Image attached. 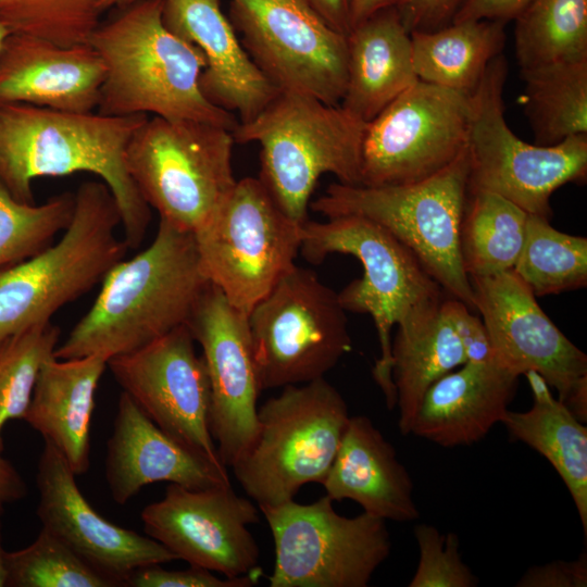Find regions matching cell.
Returning <instances> with one entry per match:
<instances>
[{
    "instance_id": "1",
    "label": "cell",
    "mask_w": 587,
    "mask_h": 587,
    "mask_svg": "<svg viewBox=\"0 0 587 587\" xmlns=\"http://www.w3.org/2000/svg\"><path fill=\"white\" fill-rule=\"evenodd\" d=\"M146 114L66 112L26 103L0 104V183L34 203L32 184L45 176L97 175L111 190L129 249L142 242L151 218L126 167V149Z\"/></svg>"
},
{
    "instance_id": "2",
    "label": "cell",
    "mask_w": 587,
    "mask_h": 587,
    "mask_svg": "<svg viewBox=\"0 0 587 587\" xmlns=\"http://www.w3.org/2000/svg\"><path fill=\"white\" fill-rule=\"evenodd\" d=\"M209 285L193 234L160 220L152 242L108 272L92 305L53 355L108 361L138 350L187 325Z\"/></svg>"
},
{
    "instance_id": "3",
    "label": "cell",
    "mask_w": 587,
    "mask_h": 587,
    "mask_svg": "<svg viewBox=\"0 0 587 587\" xmlns=\"http://www.w3.org/2000/svg\"><path fill=\"white\" fill-rule=\"evenodd\" d=\"M88 43L105 67L97 112L112 116L152 113L171 121H196L234 132V113L212 104L199 79L203 53L172 33L162 20V0H139L100 24Z\"/></svg>"
},
{
    "instance_id": "4",
    "label": "cell",
    "mask_w": 587,
    "mask_h": 587,
    "mask_svg": "<svg viewBox=\"0 0 587 587\" xmlns=\"http://www.w3.org/2000/svg\"><path fill=\"white\" fill-rule=\"evenodd\" d=\"M366 123L340 104L304 93H279L251 121L233 132L235 142L261 146L260 180L277 205L303 224L319 178L326 173L361 185Z\"/></svg>"
},
{
    "instance_id": "5",
    "label": "cell",
    "mask_w": 587,
    "mask_h": 587,
    "mask_svg": "<svg viewBox=\"0 0 587 587\" xmlns=\"http://www.w3.org/2000/svg\"><path fill=\"white\" fill-rule=\"evenodd\" d=\"M118 227L121 215L109 187L102 180L83 183L59 239L0 268V341L50 323L62 307L100 284L129 249Z\"/></svg>"
},
{
    "instance_id": "6",
    "label": "cell",
    "mask_w": 587,
    "mask_h": 587,
    "mask_svg": "<svg viewBox=\"0 0 587 587\" xmlns=\"http://www.w3.org/2000/svg\"><path fill=\"white\" fill-rule=\"evenodd\" d=\"M300 252L314 264L332 253L353 255L362 264V277L337 292L338 299L346 312L372 316L380 348L372 375L387 408L394 410L397 394L392 380L391 329L410 315L440 302L448 294L405 245L365 217L307 220L301 228Z\"/></svg>"
},
{
    "instance_id": "7",
    "label": "cell",
    "mask_w": 587,
    "mask_h": 587,
    "mask_svg": "<svg viewBox=\"0 0 587 587\" xmlns=\"http://www.w3.org/2000/svg\"><path fill=\"white\" fill-rule=\"evenodd\" d=\"M467 180L465 148L448 166L423 180L385 186L334 183L310 207L327 218L355 215L380 225L417 257L449 296L475 311L459 243Z\"/></svg>"
},
{
    "instance_id": "8",
    "label": "cell",
    "mask_w": 587,
    "mask_h": 587,
    "mask_svg": "<svg viewBox=\"0 0 587 587\" xmlns=\"http://www.w3.org/2000/svg\"><path fill=\"white\" fill-rule=\"evenodd\" d=\"M350 415L340 392L324 377L283 387L258 408V429L232 465L259 507L292 500L309 483H322Z\"/></svg>"
},
{
    "instance_id": "9",
    "label": "cell",
    "mask_w": 587,
    "mask_h": 587,
    "mask_svg": "<svg viewBox=\"0 0 587 587\" xmlns=\"http://www.w3.org/2000/svg\"><path fill=\"white\" fill-rule=\"evenodd\" d=\"M234 143L233 132L224 127L153 116L133 135L126 149V167L160 220L195 233L237 182Z\"/></svg>"
},
{
    "instance_id": "10",
    "label": "cell",
    "mask_w": 587,
    "mask_h": 587,
    "mask_svg": "<svg viewBox=\"0 0 587 587\" xmlns=\"http://www.w3.org/2000/svg\"><path fill=\"white\" fill-rule=\"evenodd\" d=\"M508 63L503 54L488 65L471 95L467 138V191H488L528 214L550 220L552 193L587 177V134L552 146L517 137L504 117L503 90Z\"/></svg>"
},
{
    "instance_id": "11",
    "label": "cell",
    "mask_w": 587,
    "mask_h": 587,
    "mask_svg": "<svg viewBox=\"0 0 587 587\" xmlns=\"http://www.w3.org/2000/svg\"><path fill=\"white\" fill-rule=\"evenodd\" d=\"M301 228L302 224L277 205L260 178L245 177L192 234L210 284L249 314L296 265Z\"/></svg>"
},
{
    "instance_id": "12",
    "label": "cell",
    "mask_w": 587,
    "mask_h": 587,
    "mask_svg": "<svg viewBox=\"0 0 587 587\" xmlns=\"http://www.w3.org/2000/svg\"><path fill=\"white\" fill-rule=\"evenodd\" d=\"M248 324L262 390L323 378L351 350L338 294L298 265L253 307Z\"/></svg>"
},
{
    "instance_id": "13",
    "label": "cell",
    "mask_w": 587,
    "mask_h": 587,
    "mask_svg": "<svg viewBox=\"0 0 587 587\" xmlns=\"http://www.w3.org/2000/svg\"><path fill=\"white\" fill-rule=\"evenodd\" d=\"M333 501L325 495L312 503L259 507L275 546L271 587H366L389 557L385 520L339 515Z\"/></svg>"
},
{
    "instance_id": "14",
    "label": "cell",
    "mask_w": 587,
    "mask_h": 587,
    "mask_svg": "<svg viewBox=\"0 0 587 587\" xmlns=\"http://www.w3.org/2000/svg\"><path fill=\"white\" fill-rule=\"evenodd\" d=\"M232 24L251 60L279 90L338 105L348 77L347 36L309 0H232Z\"/></svg>"
},
{
    "instance_id": "15",
    "label": "cell",
    "mask_w": 587,
    "mask_h": 587,
    "mask_svg": "<svg viewBox=\"0 0 587 587\" xmlns=\"http://www.w3.org/2000/svg\"><path fill=\"white\" fill-rule=\"evenodd\" d=\"M471 95L415 82L366 123L361 185L423 180L453 162L466 148Z\"/></svg>"
},
{
    "instance_id": "16",
    "label": "cell",
    "mask_w": 587,
    "mask_h": 587,
    "mask_svg": "<svg viewBox=\"0 0 587 587\" xmlns=\"http://www.w3.org/2000/svg\"><path fill=\"white\" fill-rule=\"evenodd\" d=\"M107 366L161 429L211 462L224 464L210 429L207 369L187 325L108 360Z\"/></svg>"
},
{
    "instance_id": "17",
    "label": "cell",
    "mask_w": 587,
    "mask_h": 587,
    "mask_svg": "<svg viewBox=\"0 0 587 587\" xmlns=\"http://www.w3.org/2000/svg\"><path fill=\"white\" fill-rule=\"evenodd\" d=\"M140 517L147 536L189 565L226 577L261 571L259 547L249 530L259 510L230 484L205 489L170 484Z\"/></svg>"
},
{
    "instance_id": "18",
    "label": "cell",
    "mask_w": 587,
    "mask_h": 587,
    "mask_svg": "<svg viewBox=\"0 0 587 587\" xmlns=\"http://www.w3.org/2000/svg\"><path fill=\"white\" fill-rule=\"evenodd\" d=\"M187 327L202 350L210 385V429L222 462L232 466L252 445L262 391L248 314L210 284Z\"/></svg>"
},
{
    "instance_id": "19",
    "label": "cell",
    "mask_w": 587,
    "mask_h": 587,
    "mask_svg": "<svg viewBox=\"0 0 587 587\" xmlns=\"http://www.w3.org/2000/svg\"><path fill=\"white\" fill-rule=\"evenodd\" d=\"M470 280L496 364L516 376L538 373L562 402L587 382L586 353L554 325L513 270Z\"/></svg>"
},
{
    "instance_id": "20",
    "label": "cell",
    "mask_w": 587,
    "mask_h": 587,
    "mask_svg": "<svg viewBox=\"0 0 587 587\" xmlns=\"http://www.w3.org/2000/svg\"><path fill=\"white\" fill-rule=\"evenodd\" d=\"M75 476L59 450L45 441L36 474L37 516L90 566L124 586L136 569L177 559L153 538L104 519L80 492Z\"/></svg>"
},
{
    "instance_id": "21",
    "label": "cell",
    "mask_w": 587,
    "mask_h": 587,
    "mask_svg": "<svg viewBox=\"0 0 587 587\" xmlns=\"http://www.w3.org/2000/svg\"><path fill=\"white\" fill-rule=\"evenodd\" d=\"M226 467L178 442L121 392L105 457V480L117 504L158 482L190 489L229 485Z\"/></svg>"
},
{
    "instance_id": "22",
    "label": "cell",
    "mask_w": 587,
    "mask_h": 587,
    "mask_svg": "<svg viewBox=\"0 0 587 587\" xmlns=\"http://www.w3.org/2000/svg\"><path fill=\"white\" fill-rule=\"evenodd\" d=\"M164 25L196 46L205 59L199 79L203 96L214 105L253 120L279 90L245 50L220 0H162Z\"/></svg>"
},
{
    "instance_id": "23",
    "label": "cell",
    "mask_w": 587,
    "mask_h": 587,
    "mask_svg": "<svg viewBox=\"0 0 587 587\" xmlns=\"http://www.w3.org/2000/svg\"><path fill=\"white\" fill-rule=\"evenodd\" d=\"M104 77L103 61L89 43L62 47L9 34L0 48V104L93 112Z\"/></svg>"
},
{
    "instance_id": "24",
    "label": "cell",
    "mask_w": 587,
    "mask_h": 587,
    "mask_svg": "<svg viewBox=\"0 0 587 587\" xmlns=\"http://www.w3.org/2000/svg\"><path fill=\"white\" fill-rule=\"evenodd\" d=\"M517 378L492 360L465 362L427 389L411 434L447 448L479 441L501 423Z\"/></svg>"
},
{
    "instance_id": "25",
    "label": "cell",
    "mask_w": 587,
    "mask_h": 587,
    "mask_svg": "<svg viewBox=\"0 0 587 587\" xmlns=\"http://www.w3.org/2000/svg\"><path fill=\"white\" fill-rule=\"evenodd\" d=\"M333 500L350 499L385 521L420 516L413 482L394 446L365 415L350 416L334 462L321 483Z\"/></svg>"
},
{
    "instance_id": "26",
    "label": "cell",
    "mask_w": 587,
    "mask_h": 587,
    "mask_svg": "<svg viewBox=\"0 0 587 587\" xmlns=\"http://www.w3.org/2000/svg\"><path fill=\"white\" fill-rule=\"evenodd\" d=\"M108 361L89 355L47 360L23 420L64 457L75 475L90 464L95 395Z\"/></svg>"
},
{
    "instance_id": "27",
    "label": "cell",
    "mask_w": 587,
    "mask_h": 587,
    "mask_svg": "<svg viewBox=\"0 0 587 587\" xmlns=\"http://www.w3.org/2000/svg\"><path fill=\"white\" fill-rule=\"evenodd\" d=\"M347 48L348 77L340 105L365 123L419 80L411 35L395 7L353 26Z\"/></svg>"
},
{
    "instance_id": "28",
    "label": "cell",
    "mask_w": 587,
    "mask_h": 587,
    "mask_svg": "<svg viewBox=\"0 0 587 587\" xmlns=\"http://www.w3.org/2000/svg\"><path fill=\"white\" fill-rule=\"evenodd\" d=\"M446 297L397 325L391 341L392 380L403 436L412 425L427 389L466 358L446 308Z\"/></svg>"
},
{
    "instance_id": "29",
    "label": "cell",
    "mask_w": 587,
    "mask_h": 587,
    "mask_svg": "<svg viewBox=\"0 0 587 587\" xmlns=\"http://www.w3.org/2000/svg\"><path fill=\"white\" fill-rule=\"evenodd\" d=\"M533 405L524 412L509 411L501 423L515 440L544 455L567 488L584 534H587V427L549 389L536 372L524 374Z\"/></svg>"
},
{
    "instance_id": "30",
    "label": "cell",
    "mask_w": 587,
    "mask_h": 587,
    "mask_svg": "<svg viewBox=\"0 0 587 587\" xmlns=\"http://www.w3.org/2000/svg\"><path fill=\"white\" fill-rule=\"evenodd\" d=\"M505 22H451L433 30L410 32L419 80L472 95L489 63L502 54Z\"/></svg>"
},
{
    "instance_id": "31",
    "label": "cell",
    "mask_w": 587,
    "mask_h": 587,
    "mask_svg": "<svg viewBox=\"0 0 587 587\" xmlns=\"http://www.w3.org/2000/svg\"><path fill=\"white\" fill-rule=\"evenodd\" d=\"M527 217V212L499 195H467L459 243L469 278L513 268L524 243Z\"/></svg>"
},
{
    "instance_id": "32",
    "label": "cell",
    "mask_w": 587,
    "mask_h": 587,
    "mask_svg": "<svg viewBox=\"0 0 587 587\" xmlns=\"http://www.w3.org/2000/svg\"><path fill=\"white\" fill-rule=\"evenodd\" d=\"M522 102L536 145L587 134V60L521 71Z\"/></svg>"
},
{
    "instance_id": "33",
    "label": "cell",
    "mask_w": 587,
    "mask_h": 587,
    "mask_svg": "<svg viewBox=\"0 0 587 587\" xmlns=\"http://www.w3.org/2000/svg\"><path fill=\"white\" fill-rule=\"evenodd\" d=\"M514 21L521 71L587 60V0H533Z\"/></svg>"
},
{
    "instance_id": "34",
    "label": "cell",
    "mask_w": 587,
    "mask_h": 587,
    "mask_svg": "<svg viewBox=\"0 0 587 587\" xmlns=\"http://www.w3.org/2000/svg\"><path fill=\"white\" fill-rule=\"evenodd\" d=\"M512 270L536 297L586 287L587 239L553 228L548 218L528 214L524 243Z\"/></svg>"
},
{
    "instance_id": "35",
    "label": "cell",
    "mask_w": 587,
    "mask_h": 587,
    "mask_svg": "<svg viewBox=\"0 0 587 587\" xmlns=\"http://www.w3.org/2000/svg\"><path fill=\"white\" fill-rule=\"evenodd\" d=\"M75 193L63 192L36 205L14 198L0 183V268L50 246L70 224Z\"/></svg>"
},
{
    "instance_id": "36",
    "label": "cell",
    "mask_w": 587,
    "mask_h": 587,
    "mask_svg": "<svg viewBox=\"0 0 587 587\" xmlns=\"http://www.w3.org/2000/svg\"><path fill=\"white\" fill-rule=\"evenodd\" d=\"M59 340V327L47 323L0 341V452L4 425L11 420H23L39 371L54 357Z\"/></svg>"
},
{
    "instance_id": "37",
    "label": "cell",
    "mask_w": 587,
    "mask_h": 587,
    "mask_svg": "<svg viewBox=\"0 0 587 587\" xmlns=\"http://www.w3.org/2000/svg\"><path fill=\"white\" fill-rule=\"evenodd\" d=\"M102 12L98 0H0V22L10 34L62 47L88 43Z\"/></svg>"
},
{
    "instance_id": "38",
    "label": "cell",
    "mask_w": 587,
    "mask_h": 587,
    "mask_svg": "<svg viewBox=\"0 0 587 587\" xmlns=\"http://www.w3.org/2000/svg\"><path fill=\"white\" fill-rule=\"evenodd\" d=\"M10 587H115L67 545L41 527L27 547L7 552Z\"/></svg>"
},
{
    "instance_id": "39",
    "label": "cell",
    "mask_w": 587,
    "mask_h": 587,
    "mask_svg": "<svg viewBox=\"0 0 587 587\" xmlns=\"http://www.w3.org/2000/svg\"><path fill=\"white\" fill-rule=\"evenodd\" d=\"M414 537L420 558L409 587H475L477 577L460 554L455 533L442 534L433 525L417 524Z\"/></svg>"
},
{
    "instance_id": "40",
    "label": "cell",
    "mask_w": 587,
    "mask_h": 587,
    "mask_svg": "<svg viewBox=\"0 0 587 587\" xmlns=\"http://www.w3.org/2000/svg\"><path fill=\"white\" fill-rule=\"evenodd\" d=\"M151 564L136 569L124 586L130 587H251L257 585L263 572L258 571L239 577L223 578L203 567L190 565L186 570L171 571Z\"/></svg>"
},
{
    "instance_id": "41",
    "label": "cell",
    "mask_w": 587,
    "mask_h": 587,
    "mask_svg": "<svg viewBox=\"0 0 587 587\" xmlns=\"http://www.w3.org/2000/svg\"><path fill=\"white\" fill-rule=\"evenodd\" d=\"M446 308L461 341L466 362L490 361V341L482 319L462 301L449 295L446 298Z\"/></svg>"
},
{
    "instance_id": "42",
    "label": "cell",
    "mask_w": 587,
    "mask_h": 587,
    "mask_svg": "<svg viewBox=\"0 0 587 587\" xmlns=\"http://www.w3.org/2000/svg\"><path fill=\"white\" fill-rule=\"evenodd\" d=\"M516 587H586L587 555L576 560H555L542 565L530 566L517 580Z\"/></svg>"
},
{
    "instance_id": "43",
    "label": "cell",
    "mask_w": 587,
    "mask_h": 587,
    "mask_svg": "<svg viewBox=\"0 0 587 587\" xmlns=\"http://www.w3.org/2000/svg\"><path fill=\"white\" fill-rule=\"evenodd\" d=\"M461 0H404L398 7L409 32L433 30L449 24Z\"/></svg>"
},
{
    "instance_id": "44",
    "label": "cell",
    "mask_w": 587,
    "mask_h": 587,
    "mask_svg": "<svg viewBox=\"0 0 587 587\" xmlns=\"http://www.w3.org/2000/svg\"><path fill=\"white\" fill-rule=\"evenodd\" d=\"M533 0H461L451 22L514 20ZM450 22V23H451Z\"/></svg>"
},
{
    "instance_id": "45",
    "label": "cell",
    "mask_w": 587,
    "mask_h": 587,
    "mask_svg": "<svg viewBox=\"0 0 587 587\" xmlns=\"http://www.w3.org/2000/svg\"><path fill=\"white\" fill-rule=\"evenodd\" d=\"M26 491L23 477L0 452V514L7 504L24 498Z\"/></svg>"
},
{
    "instance_id": "46",
    "label": "cell",
    "mask_w": 587,
    "mask_h": 587,
    "mask_svg": "<svg viewBox=\"0 0 587 587\" xmlns=\"http://www.w3.org/2000/svg\"><path fill=\"white\" fill-rule=\"evenodd\" d=\"M309 1L334 29L346 36L350 33V0Z\"/></svg>"
},
{
    "instance_id": "47",
    "label": "cell",
    "mask_w": 587,
    "mask_h": 587,
    "mask_svg": "<svg viewBox=\"0 0 587 587\" xmlns=\"http://www.w3.org/2000/svg\"><path fill=\"white\" fill-rule=\"evenodd\" d=\"M404 0H350L351 28L378 11L398 8Z\"/></svg>"
},
{
    "instance_id": "48",
    "label": "cell",
    "mask_w": 587,
    "mask_h": 587,
    "mask_svg": "<svg viewBox=\"0 0 587 587\" xmlns=\"http://www.w3.org/2000/svg\"><path fill=\"white\" fill-rule=\"evenodd\" d=\"M8 585L7 551H4L0 535V587Z\"/></svg>"
},
{
    "instance_id": "49",
    "label": "cell",
    "mask_w": 587,
    "mask_h": 587,
    "mask_svg": "<svg viewBox=\"0 0 587 587\" xmlns=\"http://www.w3.org/2000/svg\"><path fill=\"white\" fill-rule=\"evenodd\" d=\"M99 1V5L101 8L102 11L107 10V9H110V8H113V7H117V8H125V7H128L139 0H98Z\"/></svg>"
},
{
    "instance_id": "50",
    "label": "cell",
    "mask_w": 587,
    "mask_h": 587,
    "mask_svg": "<svg viewBox=\"0 0 587 587\" xmlns=\"http://www.w3.org/2000/svg\"><path fill=\"white\" fill-rule=\"evenodd\" d=\"M9 30L8 28L0 22V48L3 43V40L5 39V37L9 35Z\"/></svg>"
}]
</instances>
